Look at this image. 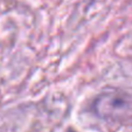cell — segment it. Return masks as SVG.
Listing matches in <instances>:
<instances>
[{"mask_svg":"<svg viewBox=\"0 0 132 132\" xmlns=\"http://www.w3.org/2000/svg\"><path fill=\"white\" fill-rule=\"evenodd\" d=\"M94 109L103 119H126L132 117V96L118 91L105 92L96 100Z\"/></svg>","mask_w":132,"mask_h":132,"instance_id":"obj_1","label":"cell"}]
</instances>
